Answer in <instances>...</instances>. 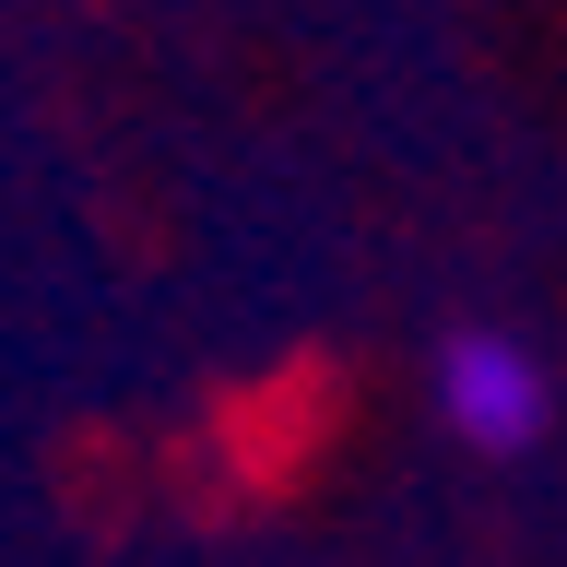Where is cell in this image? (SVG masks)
<instances>
[{"label":"cell","instance_id":"cell-1","mask_svg":"<svg viewBox=\"0 0 567 567\" xmlns=\"http://www.w3.org/2000/svg\"><path fill=\"white\" fill-rule=\"evenodd\" d=\"M544 402H556V379L532 367V343H508V331H450V354H437V414L461 425V450H532L544 437Z\"/></svg>","mask_w":567,"mask_h":567}]
</instances>
